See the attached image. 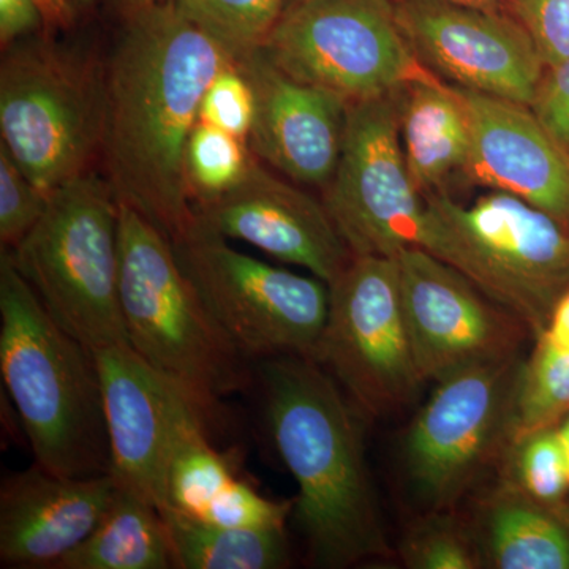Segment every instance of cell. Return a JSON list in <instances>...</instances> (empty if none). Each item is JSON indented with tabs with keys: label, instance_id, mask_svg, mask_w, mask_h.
I'll use <instances>...</instances> for the list:
<instances>
[{
	"label": "cell",
	"instance_id": "7",
	"mask_svg": "<svg viewBox=\"0 0 569 569\" xmlns=\"http://www.w3.org/2000/svg\"><path fill=\"white\" fill-rule=\"evenodd\" d=\"M107 118L104 67L48 40L13 43L0 66V144L51 193L93 170Z\"/></svg>",
	"mask_w": 569,
	"mask_h": 569
},
{
	"label": "cell",
	"instance_id": "29",
	"mask_svg": "<svg viewBox=\"0 0 569 569\" xmlns=\"http://www.w3.org/2000/svg\"><path fill=\"white\" fill-rule=\"evenodd\" d=\"M50 201L0 144V242L14 249L40 222Z\"/></svg>",
	"mask_w": 569,
	"mask_h": 569
},
{
	"label": "cell",
	"instance_id": "18",
	"mask_svg": "<svg viewBox=\"0 0 569 569\" xmlns=\"http://www.w3.org/2000/svg\"><path fill=\"white\" fill-rule=\"evenodd\" d=\"M112 473L66 478L33 462L0 485V563L52 569L80 546L118 492Z\"/></svg>",
	"mask_w": 569,
	"mask_h": 569
},
{
	"label": "cell",
	"instance_id": "4",
	"mask_svg": "<svg viewBox=\"0 0 569 569\" xmlns=\"http://www.w3.org/2000/svg\"><path fill=\"white\" fill-rule=\"evenodd\" d=\"M119 293L129 346L208 421L222 399L252 385V359L213 320L170 239L127 204H119Z\"/></svg>",
	"mask_w": 569,
	"mask_h": 569
},
{
	"label": "cell",
	"instance_id": "13",
	"mask_svg": "<svg viewBox=\"0 0 569 569\" xmlns=\"http://www.w3.org/2000/svg\"><path fill=\"white\" fill-rule=\"evenodd\" d=\"M515 385V356L440 381L407 437L408 477L426 503L451 507L470 485L508 422Z\"/></svg>",
	"mask_w": 569,
	"mask_h": 569
},
{
	"label": "cell",
	"instance_id": "17",
	"mask_svg": "<svg viewBox=\"0 0 569 569\" xmlns=\"http://www.w3.org/2000/svg\"><path fill=\"white\" fill-rule=\"evenodd\" d=\"M238 67L254 97L250 151L290 181L323 190L342 156L350 102L291 77L261 48Z\"/></svg>",
	"mask_w": 569,
	"mask_h": 569
},
{
	"label": "cell",
	"instance_id": "40",
	"mask_svg": "<svg viewBox=\"0 0 569 569\" xmlns=\"http://www.w3.org/2000/svg\"><path fill=\"white\" fill-rule=\"evenodd\" d=\"M449 2L473 3V6H498L501 0H449Z\"/></svg>",
	"mask_w": 569,
	"mask_h": 569
},
{
	"label": "cell",
	"instance_id": "38",
	"mask_svg": "<svg viewBox=\"0 0 569 569\" xmlns=\"http://www.w3.org/2000/svg\"><path fill=\"white\" fill-rule=\"evenodd\" d=\"M557 433H559L561 448H563L565 456H567L569 466V415L563 419L560 427H557Z\"/></svg>",
	"mask_w": 569,
	"mask_h": 569
},
{
	"label": "cell",
	"instance_id": "3",
	"mask_svg": "<svg viewBox=\"0 0 569 569\" xmlns=\"http://www.w3.org/2000/svg\"><path fill=\"white\" fill-rule=\"evenodd\" d=\"M0 372L36 463L66 478L111 473L96 356L52 320L9 249L0 252Z\"/></svg>",
	"mask_w": 569,
	"mask_h": 569
},
{
	"label": "cell",
	"instance_id": "37",
	"mask_svg": "<svg viewBox=\"0 0 569 569\" xmlns=\"http://www.w3.org/2000/svg\"><path fill=\"white\" fill-rule=\"evenodd\" d=\"M44 26L52 31L69 29L74 20V6L71 0H37Z\"/></svg>",
	"mask_w": 569,
	"mask_h": 569
},
{
	"label": "cell",
	"instance_id": "27",
	"mask_svg": "<svg viewBox=\"0 0 569 569\" xmlns=\"http://www.w3.org/2000/svg\"><path fill=\"white\" fill-rule=\"evenodd\" d=\"M253 153L242 138L198 121L186 151V171L193 203L213 200L241 181Z\"/></svg>",
	"mask_w": 569,
	"mask_h": 569
},
{
	"label": "cell",
	"instance_id": "32",
	"mask_svg": "<svg viewBox=\"0 0 569 569\" xmlns=\"http://www.w3.org/2000/svg\"><path fill=\"white\" fill-rule=\"evenodd\" d=\"M529 32L546 66L569 59V0H501Z\"/></svg>",
	"mask_w": 569,
	"mask_h": 569
},
{
	"label": "cell",
	"instance_id": "8",
	"mask_svg": "<svg viewBox=\"0 0 569 569\" xmlns=\"http://www.w3.org/2000/svg\"><path fill=\"white\" fill-rule=\"evenodd\" d=\"M171 244L213 320L247 358H316L329 313L328 283L239 252L198 224Z\"/></svg>",
	"mask_w": 569,
	"mask_h": 569
},
{
	"label": "cell",
	"instance_id": "21",
	"mask_svg": "<svg viewBox=\"0 0 569 569\" xmlns=\"http://www.w3.org/2000/svg\"><path fill=\"white\" fill-rule=\"evenodd\" d=\"M170 568L173 553L162 512L119 486L92 533L52 569Z\"/></svg>",
	"mask_w": 569,
	"mask_h": 569
},
{
	"label": "cell",
	"instance_id": "23",
	"mask_svg": "<svg viewBox=\"0 0 569 569\" xmlns=\"http://www.w3.org/2000/svg\"><path fill=\"white\" fill-rule=\"evenodd\" d=\"M176 569H279L290 563L284 527L231 529L162 511Z\"/></svg>",
	"mask_w": 569,
	"mask_h": 569
},
{
	"label": "cell",
	"instance_id": "25",
	"mask_svg": "<svg viewBox=\"0 0 569 569\" xmlns=\"http://www.w3.org/2000/svg\"><path fill=\"white\" fill-rule=\"evenodd\" d=\"M569 415V353L538 339L529 365L516 378L508 436L519 445L531 433L552 429Z\"/></svg>",
	"mask_w": 569,
	"mask_h": 569
},
{
	"label": "cell",
	"instance_id": "10",
	"mask_svg": "<svg viewBox=\"0 0 569 569\" xmlns=\"http://www.w3.org/2000/svg\"><path fill=\"white\" fill-rule=\"evenodd\" d=\"M313 359L372 417L413 399L425 380L408 331L397 258L353 257L329 284L328 320Z\"/></svg>",
	"mask_w": 569,
	"mask_h": 569
},
{
	"label": "cell",
	"instance_id": "33",
	"mask_svg": "<svg viewBox=\"0 0 569 569\" xmlns=\"http://www.w3.org/2000/svg\"><path fill=\"white\" fill-rule=\"evenodd\" d=\"M406 560L418 569H473L478 557L462 531L447 523H432L407 542Z\"/></svg>",
	"mask_w": 569,
	"mask_h": 569
},
{
	"label": "cell",
	"instance_id": "24",
	"mask_svg": "<svg viewBox=\"0 0 569 569\" xmlns=\"http://www.w3.org/2000/svg\"><path fill=\"white\" fill-rule=\"evenodd\" d=\"M208 419L187 421L176 437L167 471V508L200 519L236 475L231 462L209 443ZM163 509V511H164Z\"/></svg>",
	"mask_w": 569,
	"mask_h": 569
},
{
	"label": "cell",
	"instance_id": "6",
	"mask_svg": "<svg viewBox=\"0 0 569 569\" xmlns=\"http://www.w3.org/2000/svg\"><path fill=\"white\" fill-rule=\"evenodd\" d=\"M63 331L89 350L127 340L119 293V203L96 170L50 193L31 233L9 249Z\"/></svg>",
	"mask_w": 569,
	"mask_h": 569
},
{
	"label": "cell",
	"instance_id": "34",
	"mask_svg": "<svg viewBox=\"0 0 569 569\" xmlns=\"http://www.w3.org/2000/svg\"><path fill=\"white\" fill-rule=\"evenodd\" d=\"M529 108L539 126L569 157V59L545 67Z\"/></svg>",
	"mask_w": 569,
	"mask_h": 569
},
{
	"label": "cell",
	"instance_id": "11",
	"mask_svg": "<svg viewBox=\"0 0 569 569\" xmlns=\"http://www.w3.org/2000/svg\"><path fill=\"white\" fill-rule=\"evenodd\" d=\"M321 201L353 257L426 250L427 201L400 144L399 91L350 103L342 156Z\"/></svg>",
	"mask_w": 569,
	"mask_h": 569
},
{
	"label": "cell",
	"instance_id": "1",
	"mask_svg": "<svg viewBox=\"0 0 569 569\" xmlns=\"http://www.w3.org/2000/svg\"><path fill=\"white\" fill-rule=\"evenodd\" d=\"M234 63L173 0H159L126 11L104 67V178L119 204L140 212L171 242L197 224L186 151L201 100Z\"/></svg>",
	"mask_w": 569,
	"mask_h": 569
},
{
	"label": "cell",
	"instance_id": "15",
	"mask_svg": "<svg viewBox=\"0 0 569 569\" xmlns=\"http://www.w3.org/2000/svg\"><path fill=\"white\" fill-rule=\"evenodd\" d=\"M93 356L102 383L112 477L162 512L176 437L187 421L206 415L129 343L102 348Z\"/></svg>",
	"mask_w": 569,
	"mask_h": 569
},
{
	"label": "cell",
	"instance_id": "41",
	"mask_svg": "<svg viewBox=\"0 0 569 569\" xmlns=\"http://www.w3.org/2000/svg\"><path fill=\"white\" fill-rule=\"evenodd\" d=\"M73 2L74 9H89L96 3V0H71Z\"/></svg>",
	"mask_w": 569,
	"mask_h": 569
},
{
	"label": "cell",
	"instance_id": "19",
	"mask_svg": "<svg viewBox=\"0 0 569 569\" xmlns=\"http://www.w3.org/2000/svg\"><path fill=\"white\" fill-rule=\"evenodd\" d=\"M456 89L470 121L468 181L522 198L569 227V157L530 108Z\"/></svg>",
	"mask_w": 569,
	"mask_h": 569
},
{
	"label": "cell",
	"instance_id": "28",
	"mask_svg": "<svg viewBox=\"0 0 569 569\" xmlns=\"http://www.w3.org/2000/svg\"><path fill=\"white\" fill-rule=\"evenodd\" d=\"M520 489L549 507H559L569 490V466L557 427L539 430L520 441Z\"/></svg>",
	"mask_w": 569,
	"mask_h": 569
},
{
	"label": "cell",
	"instance_id": "14",
	"mask_svg": "<svg viewBox=\"0 0 569 569\" xmlns=\"http://www.w3.org/2000/svg\"><path fill=\"white\" fill-rule=\"evenodd\" d=\"M403 309L422 380L443 381L468 367L512 358L515 316L458 269L422 249L397 254Z\"/></svg>",
	"mask_w": 569,
	"mask_h": 569
},
{
	"label": "cell",
	"instance_id": "12",
	"mask_svg": "<svg viewBox=\"0 0 569 569\" xmlns=\"http://www.w3.org/2000/svg\"><path fill=\"white\" fill-rule=\"evenodd\" d=\"M415 58L438 80L529 107L546 63L516 18L500 6L395 0Z\"/></svg>",
	"mask_w": 569,
	"mask_h": 569
},
{
	"label": "cell",
	"instance_id": "31",
	"mask_svg": "<svg viewBox=\"0 0 569 569\" xmlns=\"http://www.w3.org/2000/svg\"><path fill=\"white\" fill-rule=\"evenodd\" d=\"M254 97L252 86L238 63L220 71L200 104L198 121L211 123L217 129L247 141L252 130Z\"/></svg>",
	"mask_w": 569,
	"mask_h": 569
},
{
	"label": "cell",
	"instance_id": "9",
	"mask_svg": "<svg viewBox=\"0 0 569 569\" xmlns=\"http://www.w3.org/2000/svg\"><path fill=\"white\" fill-rule=\"evenodd\" d=\"M261 50L291 77L350 103L432 74L403 39L395 0H288Z\"/></svg>",
	"mask_w": 569,
	"mask_h": 569
},
{
	"label": "cell",
	"instance_id": "30",
	"mask_svg": "<svg viewBox=\"0 0 569 569\" xmlns=\"http://www.w3.org/2000/svg\"><path fill=\"white\" fill-rule=\"evenodd\" d=\"M293 508L295 501L271 500L236 478L209 505L203 516L194 520L231 529H272L284 527L288 516L293 515Z\"/></svg>",
	"mask_w": 569,
	"mask_h": 569
},
{
	"label": "cell",
	"instance_id": "26",
	"mask_svg": "<svg viewBox=\"0 0 569 569\" xmlns=\"http://www.w3.org/2000/svg\"><path fill=\"white\" fill-rule=\"evenodd\" d=\"M183 17L219 41L236 61L263 48L288 0H173Z\"/></svg>",
	"mask_w": 569,
	"mask_h": 569
},
{
	"label": "cell",
	"instance_id": "2",
	"mask_svg": "<svg viewBox=\"0 0 569 569\" xmlns=\"http://www.w3.org/2000/svg\"><path fill=\"white\" fill-rule=\"evenodd\" d=\"M277 452L298 482L293 516L318 567L387 556L358 407L316 359L257 362Z\"/></svg>",
	"mask_w": 569,
	"mask_h": 569
},
{
	"label": "cell",
	"instance_id": "5",
	"mask_svg": "<svg viewBox=\"0 0 569 569\" xmlns=\"http://www.w3.org/2000/svg\"><path fill=\"white\" fill-rule=\"evenodd\" d=\"M426 201V252L541 336L569 290V227L498 190L470 203L448 192L427 194Z\"/></svg>",
	"mask_w": 569,
	"mask_h": 569
},
{
	"label": "cell",
	"instance_id": "35",
	"mask_svg": "<svg viewBox=\"0 0 569 569\" xmlns=\"http://www.w3.org/2000/svg\"><path fill=\"white\" fill-rule=\"evenodd\" d=\"M44 24L37 0H0V41L11 47Z\"/></svg>",
	"mask_w": 569,
	"mask_h": 569
},
{
	"label": "cell",
	"instance_id": "36",
	"mask_svg": "<svg viewBox=\"0 0 569 569\" xmlns=\"http://www.w3.org/2000/svg\"><path fill=\"white\" fill-rule=\"evenodd\" d=\"M538 339L556 350L569 353V290L565 291L557 301L549 318L548 328Z\"/></svg>",
	"mask_w": 569,
	"mask_h": 569
},
{
	"label": "cell",
	"instance_id": "39",
	"mask_svg": "<svg viewBox=\"0 0 569 569\" xmlns=\"http://www.w3.org/2000/svg\"><path fill=\"white\" fill-rule=\"evenodd\" d=\"M159 2V0H121L123 11L140 9V7L149 6V3Z\"/></svg>",
	"mask_w": 569,
	"mask_h": 569
},
{
	"label": "cell",
	"instance_id": "22",
	"mask_svg": "<svg viewBox=\"0 0 569 569\" xmlns=\"http://www.w3.org/2000/svg\"><path fill=\"white\" fill-rule=\"evenodd\" d=\"M490 560L500 569H569V523L522 489L501 490L486 512Z\"/></svg>",
	"mask_w": 569,
	"mask_h": 569
},
{
	"label": "cell",
	"instance_id": "20",
	"mask_svg": "<svg viewBox=\"0 0 569 569\" xmlns=\"http://www.w3.org/2000/svg\"><path fill=\"white\" fill-rule=\"evenodd\" d=\"M399 134L408 171L425 194L448 192L466 178L471 130L462 97L433 74L399 89Z\"/></svg>",
	"mask_w": 569,
	"mask_h": 569
},
{
	"label": "cell",
	"instance_id": "16",
	"mask_svg": "<svg viewBox=\"0 0 569 569\" xmlns=\"http://www.w3.org/2000/svg\"><path fill=\"white\" fill-rule=\"evenodd\" d=\"M194 213L203 230L257 247L328 284L353 260L323 201L269 170L254 156L233 189L194 204Z\"/></svg>",
	"mask_w": 569,
	"mask_h": 569
}]
</instances>
